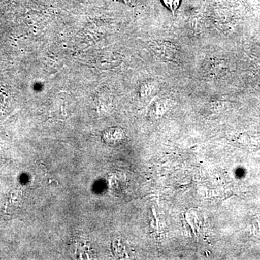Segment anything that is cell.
Returning a JSON list of instances; mask_svg holds the SVG:
<instances>
[{
    "instance_id": "cell-1",
    "label": "cell",
    "mask_w": 260,
    "mask_h": 260,
    "mask_svg": "<svg viewBox=\"0 0 260 260\" xmlns=\"http://www.w3.org/2000/svg\"><path fill=\"white\" fill-rule=\"evenodd\" d=\"M162 1L164 5L172 12L173 14L177 11L181 3V0H162Z\"/></svg>"
}]
</instances>
